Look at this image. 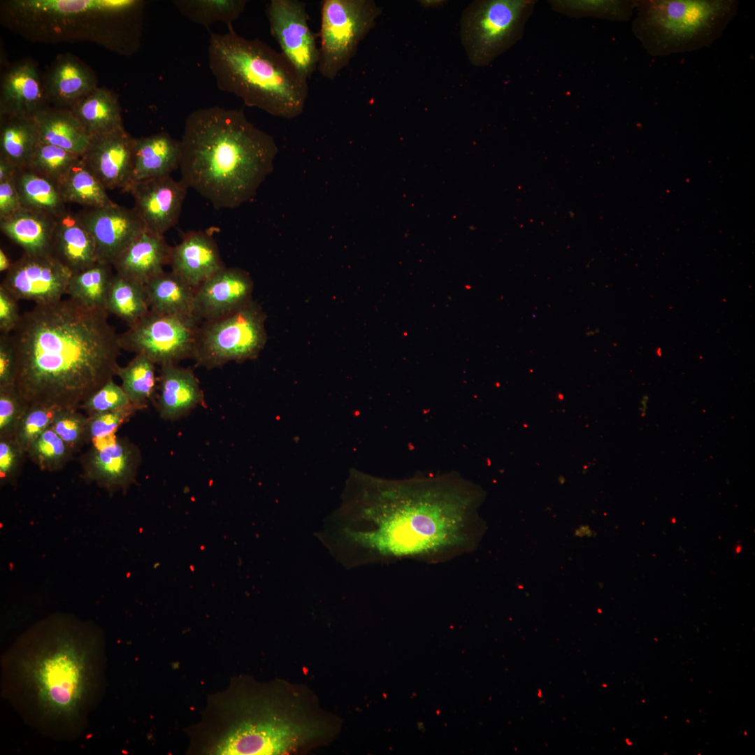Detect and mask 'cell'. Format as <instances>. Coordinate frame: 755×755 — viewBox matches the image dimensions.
Wrapping results in <instances>:
<instances>
[{"label":"cell","mask_w":755,"mask_h":755,"mask_svg":"<svg viewBox=\"0 0 755 755\" xmlns=\"http://www.w3.org/2000/svg\"><path fill=\"white\" fill-rule=\"evenodd\" d=\"M108 315L71 298L22 314L10 333L13 384L28 406L78 410L113 380L122 349Z\"/></svg>","instance_id":"obj_2"},{"label":"cell","mask_w":755,"mask_h":755,"mask_svg":"<svg viewBox=\"0 0 755 755\" xmlns=\"http://www.w3.org/2000/svg\"><path fill=\"white\" fill-rule=\"evenodd\" d=\"M252 289L247 272L225 266L194 289V316L202 322L234 311L252 301Z\"/></svg>","instance_id":"obj_19"},{"label":"cell","mask_w":755,"mask_h":755,"mask_svg":"<svg viewBox=\"0 0 755 755\" xmlns=\"http://www.w3.org/2000/svg\"><path fill=\"white\" fill-rule=\"evenodd\" d=\"M741 549H742V547H741V546L740 545L739 547H738L736 548V549H737V550H736V552H737V553L740 552V550H741Z\"/></svg>","instance_id":"obj_53"},{"label":"cell","mask_w":755,"mask_h":755,"mask_svg":"<svg viewBox=\"0 0 755 755\" xmlns=\"http://www.w3.org/2000/svg\"><path fill=\"white\" fill-rule=\"evenodd\" d=\"M14 180L22 207L59 218L68 210L59 186L27 168H17Z\"/></svg>","instance_id":"obj_31"},{"label":"cell","mask_w":755,"mask_h":755,"mask_svg":"<svg viewBox=\"0 0 755 755\" xmlns=\"http://www.w3.org/2000/svg\"><path fill=\"white\" fill-rule=\"evenodd\" d=\"M141 462L138 448L115 435L93 443L82 456V476L109 492L125 491L136 480Z\"/></svg>","instance_id":"obj_15"},{"label":"cell","mask_w":755,"mask_h":755,"mask_svg":"<svg viewBox=\"0 0 755 755\" xmlns=\"http://www.w3.org/2000/svg\"><path fill=\"white\" fill-rule=\"evenodd\" d=\"M40 141L81 156L91 135L70 109L48 106L34 117Z\"/></svg>","instance_id":"obj_28"},{"label":"cell","mask_w":755,"mask_h":755,"mask_svg":"<svg viewBox=\"0 0 755 755\" xmlns=\"http://www.w3.org/2000/svg\"><path fill=\"white\" fill-rule=\"evenodd\" d=\"M738 4L735 0H635L633 32L652 56L698 50L722 36Z\"/></svg>","instance_id":"obj_8"},{"label":"cell","mask_w":755,"mask_h":755,"mask_svg":"<svg viewBox=\"0 0 755 755\" xmlns=\"http://www.w3.org/2000/svg\"><path fill=\"white\" fill-rule=\"evenodd\" d=\"M27 455L14 437L0 438V477L1 482H10L17 477Z\"/></svg>","instance_id":"obj_46"},{"label":"cell","mask_w":755,"mask_h":755,"mask_svg":"<svg viewBox=\"0 0 755 755\" xmlns=\"http://www.w3.org/2000/svg\"><path fill=\"white\" fill-rule=\"evenodd\" d=\"M72 273L50 254H24L13 262L1 285L15 299L45 304L62 299Z\"/></svg>","instance_id":"obj_14"},{"label":"cell","mask_w":755,"mask_h":755,"mask_svg":"<svg viewBox=\"0 0 755 755\" xmlns=\"http://www.w3.org/2000/svg\"><path fill=\"white\" fill-rule=\"evenodd\" d=\"M535 2L477 0L466 6L460 19V38L471 64L487 66L519 41Z\"/></svg>","instance_id":"obj_9"},{"label":"cell","mask_w":755,"mask_h":755,"mask_svg":"<svg viewBox=\"0 0 755 755\" xmlns=\"http://www.w3.org/2000/svg\"><path fill=\"white\" fill-rule=\"evenodd\" d=\"M113 266L97 261L93 266L73 274L66 294L89 308H104L114 277Z\"/></svg>","instance_id":"obj_34"},{"label":"cell","mask_w":755,"mask_h":755,"mask_svg":"<svg viewBox=\"0 0 755 755\" xmlns=\"http://www.w3.org/2000/svg\"><path fill=\"white\" fill-rule=\"evenodd\" d=\"M270 31L280 52L303 78L317 69L319 48L308 24L305 3L300 0H271L266 8Z\"/></svg>","instance_id":"obj_13"},{"label":"cell","mask_w":755,"mask_h":755,"mask_svg":"<svg viewBox=\"0 0 755 755\" xmlns=\"http://www.w3.org/2000/svg\"><path fill=\"white\" fill-rule=\"evenodd\" d=\"M171 247L164 236L143 230L115 259V273L145 285L169 265Z\"/></svg>","instance_id":"obj_24"},{"label":"cell","mask_w":755,"mask_h":755,"mask_svg":"<svg viewBox=\"0 0 755 755\" xmlns=\"http://www.w3.org/2000/svg\"><path fill=\"white\" fill-rule=\"evenodd\" d=\"M59 188L66 203H76L91 208L114 203L108 196L106 188L80 158L59 185Z\"/></svg>","instance_id":"obj_35"},{"label":"cell","mask_w":755,"mask_h":755,"mask_svg":"<svg viewBox=\"0 0 755 755\" xmlns=\"http://www.w3.org/2000/svg\"><path fill=\"white\" fill-rule=\"evenodd\" d=\"M17 169L11 161L0 156V182L13 178Z\"/></svg>","instance_id":"obj_50"},{"label":"cell","mask_w":755,"mask_h":755,"mask_svg":"<svg viewBox=\"0 0 755 755\" xmlns=\"http://www.w3.org/2000/svg\"><path fill=\"white\" fill-rule=\"evenodd\" d=\"M73 453L51 426L29 446L27 456L42 470L57 471L71 460Z\"/></svg>","instance_id":"obj_40"},{"label":"cell","mask_w":755,"mask_h":755,"mask_svg":"<svg viewBox=\"0 0 755 755\" xmlns=\"http://www.w3.org/2000/svg\"><path fill=\"white\" fill-rule=\"evenodd\" d=\"M13 262L10 261L5 252L0 249V271H8L11 267Z\"/></svg>","instance_id":"obj_51"},{"label":"cell","mask_w":755,"mask_h":755,"mask_svg":"<svg viewBox=\"0 0 755 755\" xmlns=\"http://www.w3.org/2000/svg\"><path fill=\"white\" fill-rule=\"evenodd\" d=\"M141 0H7L1 24L36 43L86 41L124 56L141 43Z\"/></svg>","instance_id":"obj_6"},{"label":"cell","mask_w":755,"mask_h":755,"mask_svg":"<svg viewBox=\"0 0 755 755\" xmlns=\"http://www.w3.org/2000/svg\"><path fill=\"white\" fill-rule=\"evenodd\" d=\"M43 80L36 66L24 60L11 66L2 76L0 117L34 118L48 107Z\"/></svg>","instance_id":"obj_20"},{"label":"cell","mask_w":755,"mask_h":755,"mask_svg":"<svg viewBox=\"0 0 755 755\" xmlns=\"http://www.w3.org/2000/svg\"><path fill=\"white\" fill-rule=\"evenodd\" d=\"M57 410L43 405L27 407L14 434L16 442L26 454L31 443L51 425Z\"/></svg>","instance_id":"obj_42"},{"label":"cell","mask_w":755,"mask_h":755,"mask_svg":"<svg viewBox=\"0 0 755 755\" xmlns=\"http://www.w3.org/2000/svg\"><path fill=\"white\" fill-rule=\"evenodd\" d=\"M265 315L251 301L220 317L202 322L196 332L192 359L208 369L256 358L266 341Z\"/></svg>","instance_id":"obj_10"},{"label":"cell","mask_w":755,"mask_h":755,"mask_svg":"<svg viewBox=\"0 0 755 755\" xmlns=\"http://www.w3.org/2000/svg\"><path fill=\"white\" fill-rule=\"evenodd\" d=\"M0 120V156L17 168H25L40 141L34 118L2 116Z\"/></svg>","instance_id":"obj_32"},{"label":"cell","mask_w":755,"mask_h":755,"mask_svg":"<svg viewBox=\"0 0 755 755\" xmlns=\"http://www.w3.org/2000/svg\"><path fill=\"white\" fill-rule=\"evenodd\" d=\"M104 647L102 635L90 624L66 617L46 619L4 656V692L42 733L75 738L102 691Z\"/></svg>","instance_id":"obj_3"},{"label":"cell","mask_w":755,"mask_h":755,"mask_svg":"<svg viewBox=\"0 0 755 755\" xmlns=\"http://www.w3.org/2000/svg\"><path fill=\"white\" fill-rule=\"evenodd\" d=\"M87 421L77 409L64 408L57 410L50 426L75 454L87 443Z\"/></svg>","instance_id":"obj_41"},{"label":"cell","mask_w":755,"mask_h":755,"mask_svg":"<svg viewBox=\"0 0 755 755\" xmlns=\"http://www.w3.org/2000/svg\"><path fill=\"white\" fill-rule=\"evenodd\" d=\"M70 110L91 136L124 128L120 104L113 92L97 87Z\"/></svg>","instance_id":"obj_29"},{"label":"cell","mask_w":755,"mask_h":755,"mask_svg":"<svg viewBox=\"0 0 755 755\" xmlns=\"http://www.w3.org/2000/svg\"><path fill=\"white\" fill-rule=\"evenodd\" d=\"M106 310L131 326L150 310L145 285L115 273L106 303Z\"/></svg>","instance_id":"obj_33"},{"label":"cell","mask_w":755,"mask_h":755,"mask_svg":"<svg viewBox=\"0 0 755 755\" xmlns=\"http://www.w3.org/2000/svg\"><path fill=\"white\" fill-rule=\"evenodd\" d=\"M144 285L150 310L194 317V289L173 271H164Z\"/></svg>","instance_id":"obj_30"},{"label":"cell","mask_w":755,"mask_h":755,"mask_svg":"<svg viewBox=\"0 0 755 755\" xmlns=\"http://www.w3.org/2000/svg\"><path fill=\"white\" fill-rule=\"evenodd\" d=\"M555 11L571 17H592L612 21H627L632 17L635 1H550Z\"/></svg>","instance_id":"obj_38"},{"label":"cell","mask_w":755,"mask_h":755,"mask_svg":"<svg viewBox=\"0 0 755 755\" xmlns=\"http://www.w3.org/2000/svg\"><path fill=\"white\" fill-rule=\"evenodd\" d=\"M139 410L131 403L123 408L88 415L87 443L93 444L115 436L117 430Z\"/></svg>","instance_id":"obj_43"},{"label":"cell","mask_w":755,"mask_h":755,"mask_svg":"<svg viewBox=\"0 0 755 755\" xmlns=\"http://www.w3.org/2000/svg\"><path fill=\"white\" fill-rule=\"evenodd\" d=\"M27 407L13 384L0 386V438L14 437Z\"/></svg>","instance_id":"obj_44"},{"label":"cell","mask_w":755,"mask_h":755,"mask_svg":"<svg viewBox=\"0 0 755 755\" xmlns=\"http://www.w3.org/2000/svg\"><path fill=\"white\" fill-rule=\"evenodd\" d=\"M50 255L72 275L98 261L94 240L76 215L67 211L57 218Z\"/></svg>","instance_id":"obj_25"},{"label":"cell","mask_w":755,"mask_h":755,"mask_svg":"<svg viewBox=\"0 0 755 755\" xmlns=\"http://www.w3.org/2000/svg\"><path fill=\"white\" fill-rule=\"evenodd\" d=\"M15 368V353L10 334L0 336V386L12 384Z\"/></svg>","instance_id":"obj_48"},{"label":"cell","mask_w":755,"mask_h":755,"mask_svg":"<svg viewBox=\"0 0 755 755\" xmlns=\"http://www.w3.org/2000/svg\"><path fill=\"white\" fill-rule=\"evenodd\" d=\"M169 265L194 289L225 267L215 240L202 231L189 232L172 247Z\"/></svg>","instance_id":"obj_21"},{"label":"cell","mask_w":755,"mask_h":755,"mask_svg":"<svg viewBox=\"0 0 755 755\" xmlns=\"http://www.w3.org/2000/svg\"><path fill=\"white\" fill-rule=\"evenodd\" d=\"M117 375L122 380V388L131 403L142 410L154 398L158 378L155 364L143 354H136L124 367L120 366Z\"/></svg>","instance_id":"obj_37"},{"label":"cell","mask_w":755,"mask_h":755,"mask_svg":"<svg viewBox=\"0 0 755 755\" xmlns=\"http://www.w3.org/2000/svg\"><path fill=\"white\" fill-rule=\"evenodd\" d=\"M208 61L217 87L245 106L286 119L302 114L308 80L265 42L246 38L232 28L224 34L211 33Z\"/></svg>","instance_id":"obj_7"},{"label":"cell","mask_w":755,"mask_h":755,"mask_svg":"<svg viewBox=\"0 0 755 755\" xmlns=\"http://www.w3.org/2000/svg\"><path fill=\"white\" fill-rule=\"evenodd\" d=\"M57 218L21 208L0 220L1 231L20 246L24 254H50L52 240Z\"/></svg>","instance_id":"obj_27"},{"label":"cell","mask_w":755,"mask_h":755,"mask_svg":"<svg viewBox=\"0 0 755 755\" xmlns=\"http://www.w3.org/2000/svg\"><path fill=\"white\" fill-rule=\"evenodd\" d=\"M76 215L94 240L98 261L110 265L144 230L134 209L115 203Z\"/></svg>","instance_id":"obj_18"},{"label":"cell","mask_w":755,"mask_h":755,"mask_svg":"<svg viewBox=\"0 0 755 755\" xmlns=\"http://www.w3.org/2000/svg\"><path fill=\"white\" fill-rule=\"evenodd\" d=\"M382 11L372 0L321 1L317 69L322 77L333 80L349 65Z\"/></svg>","instance_id":"obj_11"},{"label":"cell","mask_w":755,"mask_h":755,"mask_svg":"<svg viewBox=\"0 0 755 755\" xmlns=\"http://www.w3.org/2000/svg\"><path fill=\"white\" fill-rule=\"evenodd\" d=\"M155 405L164 420H178L204 403L199 382L192 370L168 364L161 366Z\"/></svg>","instance_id":"obj_22"},{"label":"cell","mask_w":755,"mask_h":755,"mask_svg":"<svg viewBox=\"0 0 755 755\" xmlns=\"http://www.w3.org/2000/svg\"><path fill=\"white\" fill-rule=\"evenodd\" d=\"M80 158L61 148L39 141L25 168L43 175L59 186Z\"/></svg>","instance_id":"obj_39"},{"label":"cell","mask_w":755,"mask_h":755,"mask_svg":"<svg viewBox=\"0 0 755 755\" xmlns=\"http://www.w3.org/2000/svg\"><path fill=\"white\" fill-rule=\"evenodd\" d=\"M180 143L181 180L217 209L252 198L278 151L243 110L216 106L187 115Z\"/></svg>","instance_id":"obj_5"},{"label":"cell","mask_w":755,"mask_h":755,"mask_svg":"<svg viewBox=\"0 0 755 755\" xmlns=\"http://www.w3.org/2000/svg\"><path fill=\"white\" fill-rule=\"evenodd\" d=\"M187 185L171 175L138 182L129 192L134 199V210L145 230L164 236L178 222L185 199Z\"/></svg>","instance_id":"obj_16"},{"label":"cell","mask_w":755,"mask_h":755,"mask_svg":"<svg viewBox=\"0 0 755 755\" xmlns=\"http://www.w3.org/2000/svg\"><path fill=\"white\" fill-rule=\"evenodd\" d=\"M21 208L14 178L0 182V220L13 214Z\"/></svg>","instance_id":"obj_49"},{"label":"cell","mask_w":755,"mask_h":755,"mask_svg":"<svg viewBox=\"0 0 755 755\" xmlns=\"http://www.w3.org/2000/svg\"><path fill=\"white\" fill-rule=\"evenodd\" d=\"M18 300L0 285V331L10 334L17 326L21 315Z\"/></svg>","instance_id":"obj_47"},{"label":"cell","mask_w":755,"mask_h":755,"mask_svg":"<svg viewBox=\"0 0 755 755\" xmlns=\"http://www.w3.org/2000/svg\"><path fill=\"white\" fill-rule=\"evenodd\" d=\"M43 80L48 103L59 108L70 109L98 87L94 73L71 54L58 56Z\"/></svg>","instance_id":"obj_23"},{"label":"cell","mask_w":755,"mask_h":755,"mask_svg":"<svg viewBox=\"0 0 755 755\" xmlns=\"http://www.w3.org/2000/svg\"><path fill=\"white\" fill-rule=\"evenodd\" d=\"M180 159V141L166 132L134 138V182L170 175Z\"/></svg>","instance_id":"obj_26"},{"label":"cell","mask_w":755,"mask_h":755,"mask_svg":"<svg viewBox=\"0 0 755 755\" xmlns=\"http://www.w3.org/2000/svg\"><path fill=\"white\" fill-rule=\"evenodd\" d=\"M419 2L424 8H436L442 6L447 1L443 0H422Z\"/></svg>","instance_id":"obj_52"},{"label":"cell","mask_w":755,"mask_h":755,"mask_svg":"<svg viewBox=\"0 0 755 755\" xmlns=\"http://www.w3.org/2000/svg\"><path fill=\"white\" fill-rule=\"evenodd\" d=\"M247 0H175L178 11L189 21L209 27L223 23L232 28L233 22L243 13Z\"/></svg>","instance_id":"obj_36"},{"label":"cell","mask_w":755,"mask_h":755,"mask_svg":"<svg viewBox=\"0 0 755 755\" xmlns=\"http://www.w3.org/2000/svg\"><path fill=\"white\" fill-rule=\"evenodd\" d=\"M481 493L454 473L387 480L352 470L319 538L347 568L403 559L436 563L470 552Z\"/></svg>","instance_id":"obj_1"},{"label":"cell","mask_w":755,"mask_h":755,"mask_svg":"<svg viewBox=\"0 0 755 755\" xmlns=\"http://www.w3.org/2000/svg\"><path fill=\"white\" fill-rule=\"evenodd\" d=\"M134 143L124 128L92 136L80 159L106 189L129 192L134 183Z\"/></svg>","instance_id":"obj_17"},{"label":"cell","mask_w":755,"mask_h":755,"mask_svg":"<svg viewBox=\"0 0 755 755\" xmlns=\"http://www.w3.org/2000/svg\"><path fill=\"white\" fill-rule=\"evenodd\" d=\"M131 402L121 386L113 380L108 381L80 407L87 415L125 408Z\"/></svg>","instance_id":"obj_45"},{"label":"cell","mask_w":755,"mask_h":755,"mask_svg":"<svg viewBox=\"0 0 755 755\" xmlns=\"http://www.w3.org/2000/svg\"><path fill=\"white\" fill-rule=\"evenodd\" d=\"M201 323L193 316L159 313L152 310L119 334L122 350L143 354L155 364H177L193 357L197 329Z\"/></svg>","instance_id":"obj_12"},{"label":"cell","mask_w":755,"mask_h":755,"mask_svg":"<svg viewBox=\"0 0 755 755\" xmlns=\"http://www.w3.org/2000/svg\"><path fill=\"white\" fill-rule=\"evenodd\" d=\"M278 684L233 680L212 696L189 730L191 749L202 754H285L329 735L325 719L301 696Z\"/></svg>","instance_id":"obj_4"}]
</instances>
